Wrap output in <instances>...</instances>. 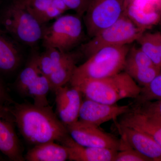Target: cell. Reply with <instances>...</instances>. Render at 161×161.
Listing matches in <instances>:
<instances>
[{"instance_id": "cell-1", "label": "cell", "mask_w": 161, "mask_h": 161, "mask_svg": "<svg viewBox=\"0 0 161 161\" xmlns=\"http://www.w3.org/2000/svg\"><path fill=\"white\" fill-rule=\"evenodd\" d=\"M9 109L20 133L29 143L58 141L62 144L70 136L66 126L49 105L15 103Z\"/></svg>"}, {"instance_id": "cell-2", "label": "cell", "mask_w": 161, "mask_h": 161, "mask_svg": "<svg viewBox=\"0 0 161 161\" xmlns=\"http://www.w3.org/2000/svg\"><path fill=\"white\" fill-rule=\"evenodd\" d=\"M86 98L114 104L125 98L135 99L142 87L125 72L107 78L85 80L76 86Z\"/></svg>"}, {"instance_id": "cell-3", "label": "cell", "mask_w": 161, "mask_h": 161, "mask_svg": "<svg viewBox=\"0 0 161 161\" xmlns=\"http://www.w3.org/2000/svg\"><path fill=\"white\" fill-rule=\"evenodd\" d=\"M128 45L103 47L75 69L69 83L76 86L85 80L110 77L124 70Z\"/></svg>"}, {"instance_id": "cell-4", "label": "cell", "mask_w": 161, "mask_h": 161, "mask_svg": "<svg viewBox=\"0 0 161 161\" xmlns=\"http://www.w3.org/2000/svg\"><path fill=\"white\" fill-rule=\"evenodd\" d=\"M145 31L136 26L124 13L115 23L83 44L81 52L88 58L103 47L128 45L138 40Z\"/></svg>"}, {"instance_id": "cell-5", "label": "cell", "mask_w": 161, "mask_h": 161, "mask_svg": "<svg viewBox=\"0 0 161 161\" xmlns=\"http://www.w3.org/2000/svg\"><path fill=\"white\" fill-rule=\"evenodd\" d=\"M1 23L7 32L27 46H34L42 39L43 25L16 0L3 11Z\"/></svg>"}, {"instance_id": "cell-6", "label": "cell", "mask_w": 161, "mask_h": 161, "mask_svg": "<svg viewBox=\"0 0 161 161\" xmlns=\"http://www.w3.org/2000/svg\"><path fill=\"white\" fill-rule=\"evenodd\" d=\"M81 18L77 14L61 15L51 25L43 28L41 39L43 46L69 52L83 40Z\"/></svg>"}, {"instance_id": "cell-7", "label": "cell", "mask_w": 161, "mask_h": 161, "mask_svg": "<svg viewBox=\"0 0 161 161\" xmlns=\"http://www.w3.org/2000/svg\"><path fill=\"white\" fill-rule=\"evenodd\" d=\"M118 124L145 132L161 147V115L152 102L134 101L128 112L119 117Z\"/></svg>"}, {"instance_id": "cell-8", "label": "cell", "mask_w": 161, "mask_h": 161, "mask_svg": "<svg viewBox=\"0 0 161 161\" xmlns=\"http://www.w3.org/2000/svg\"><path fill=\"white\" fill-rule=\"evenodd\" d=\"M15 85L22 96L32 98L36 105H49L47 100L51 91L49 79L40 71L36 58H30L18 76Z\"/></svg>"}, {"instance_id": "cell-9", "label": "cell", "mask_w": 161, "mask_h": 161, "mask_svg": "<svg viewBox=\"0 0 161 161\" xmlns=\"http://www.w3.org/2000/svg\"><path fill=\"white\" fill-rule=\"evenodd\" d=\"M126 0H91L84 16L91 38L115 23L123 14Z\"/></svg>"}, {"instance_id": "cell-10", "label": "cell", "mask_w": 161, "mask_h": 161, "mask_svg": "<svg viewBox=\"0 0 161 161\" xmlns=\"http://www.w3.org/2000/svg\"><path fill=\"white\" fill-rule=\"evenodd\" d=\"M66 127L72 139L80 146L118 151L120 149V140L101 130L99 127L78 120Z\"/></svg>"}, {"instance_id": "cell-11", "label": "cell", "mask_w": 161, "mask_h": 161, "mask_svg": "<svg viewBox=\"0 0 161 161\" xmlns=\"http://www.w3.org/2000/svg\"><path fill=\"white\" fill-rule=\"evenodd\" d=\"M124 70L141 87L148 85L161 72L140 47L135 46L129 49Z\"/></svg>"}, {"instance_id": "cell-12", "label": "cell", "mask_w": 161, "mask_h": 161, "mask_svg": "<svg viewBox=\"0 0 161 161\" xmlns=\"http://www.w3.org/2000/svg\"><path fill=\"white\" fill-rule=\"evenodd\" d=\"M131 103L118 105L98 102L88 98L82 101L79 113L78 120L99 127L107 122L116 121L130 110Z\"/></svg>"}, {"instance_id": "cell-13", "label": "cell", "mask_w": 161, "mask_h": 161, "mask_svg": "<svg viewBox=\"0 0 161 161\" xmlns=\"http://www.w3.org/2000/svg\"><path fill=\"white\" fill-rule=\"evenodd\" d=\"M56 95L57 115L65 126L78 120L82 94L76 87H60L54 91Z\"/></svg>"}, {"instance_id": "cell-14", "label": "cell", "mask_w": 161, "mask_h": 161, "mask_svg": "<svg viewBox=\"0 0 161 161\" xmlns=\"http://www.w3.org/2000/svg\"><path fill=\"white\" fill-rule=\"evenodd\" d=\"M120 138L130 147L151 161H161V147L145 132L131 127L122 125L115 121Z\"/></svg>"}, {"instance_id": "cell-15", "label": "cell", "mask_w": 161, "mask_h": 161, "mask_svg": "<svg viewBox=\"0 0 161 161\" xmlns=\"http://www.w3.org/2000/svg\"><path fill=\"white\" fill-rule=\"evenodd\" d=\"M9 108L0 110V151L11 160L23 161L22 148Z\"/></svg>"}, {"instance_id": "cell-16", "label": "cell", "mask_w": 161, "mask_h": 161, "mask_svg": "<svg viewBox=\"0 0 161 161\" xmlns=\"http://www.w3.org/2000/svg\"><path fill=\"white\" fill-rule=\"evenodd\" d=\"M158 9L156 4L149 0H128L124 13L136 26L145 31L159 21Z\"/></svg>"}, {"instance_id": "cell-17", "label": "cell", "mask_w": 161, "mask_h": 161, "mask_svg": "<svg viewBox=\"0 0 161 161\" xmlns=\"http://www.w3.org/2000/svg\"><path fill=\"white\" fill-rule=\"evenodd\" d=\"M62 145L69 152V160L72 161H114L118 150L108 148L80 146L69 136Z\"/></svg>"}, {"instance_id": "cell-18", "label": "cell", "mask_w": 161, "mask_h": 161, "mask_svg": "<svg viewBox=\"0 0 161 161\" xmlns=\"http://www.w3.org/2000/svg\"><path fill=\"white\" fill-rule=\"evenodd\" d=\"M24 158L27 161H65L69 160V152L62 144L49 142L35 145Z\"/></svg>"}, {"instance_id": "cell-19", "label": "cell", "mask_w": 161, "mask_h": 161, "mask_svg": "<svg viewBox=\"0 0 161 161\" xmlns=\"http://www.w3.org/2000/svg\"><path fill=\"white\" fill-rule=\"evenodd\" d=\"M21 59L17 45L0 29V72L14 71L19 66Z\"/></svg>"}, {"instance_id": "cell-20", "label": "cell", "mask_w": 161, "mask_h": 161, "mask_svg": "<svg viewBox=\"0 0 161 161\" xmlns=\"http://www.w3.org/2000/svg\"><path fill=\"white\" fill-rule=\"evenodd\" d=\"M41 25L62 15V13L53 6L52 0H16Z\"/></svg>"}, {"instance_id": "cell-21", "label": "cell", "mask_w": 161, "mask_h": 161, "mask_svg": "<svg viewBox=\"0 0 161 161\" xmlns=\"http://www.w3.org/2000/svg\"><path fill=\"white\" fill-rule=\"evenodd\" d=\"M79 55L70 53L69 56L63 61L48 77L51 91H54L60 87L65 86L69 82L79 59Z\"/></svg>"}, {"instance_id": "cell-22", "label": "cell", "mask_w": 161, "mask_h": 161, "mask_svg": "<svg viewBox=\"0 0 161 161\" xmlns=\"http://www.w3.org/2000/svg\"><path fill=\"white\" fill-rule=\"evenodd\" d=\"M161 99V72L148 85L142 87L140 94L134 101L150 102Z\"/></svg>"}, {"instance_id": "cell-23", "label": "cell", "mask_w": 161, "mask_h": 161, "mask_svg": "<svg viewBox=\"0 0 161 161\" xmlns=\"http://www.w3.org/2000/svg\"><path fill=\"white\" fill-rule=\"evenodd\" d=\"M136 41L140 44L141 49L161 70L160 55L153 40L151 34L144 32Z\"/></svg>"}, {"instance_id": "cell-24", "label": "cell", "mask_w": 161, "mask_h": 161, "mask_svg": "<svg viewBox=\"0 0 161 161\" xmlns=\"http://www.w3.org/2000/svg\"><path fill=\"white\" fill-rule=\"evenodd\" d=\"M120 140V149L114 161H151L150 159L130 147L122 139Z\"/></svg>"}, {"instance_id": "cell-25", "label": "cell", "mask_w": 161, "mask_h": 161, "mask_svg": "<svg viewBox=\"0 0 161 161\" xmlns=\"http://www.w3.org/2000/svg\"><path fill=\"white\" fill-rule=\"evenodd\" d=\"M69 9L76 12V14L82 17L86 12L91 0H63Z\"/></svg>"}, {"instance_id": "cell-26", "label": "cell", "mask_w": 161, "mask_h": 161, "mask_svg": "<svg viewBox=\"0 0 161 161\" xmlns=\"http://www.w3.org/2000/svg\"><path fill=\"white\" fill-rule=\"evenodd\" d=\"M11 98L0 81V110L5 108H9V106L12 103Z\"/></svg>"}, {"instance_id": "cell-27", "label": "cell", "mask_w": 161, "mask_h": 161, "mask_svg": "<svg viewBox=\"0 0 161 161\" xmlns=\"http://www.w3.org/2000/svg\"><path fill=\"white\" fill-rule=\"evenodd\" d=\"M52 4L63 13L69 10L63 0H52Z\"/></svg>"}, {"instance_id": "cell-28", "label": "cell", "mask_w": 161, "mask_h": 161, "mask_svg": "<svg viewBox=\"0 0 161 161\" xmlns=\"http://www.w3.org/2000/svg\"><path fill=\"white\" fill-rule=\"evenodd\" d=\"M151 36L154 44L158 49L161 58V34L159 32L151 34Z\"/></svg>"}, {"instance_id": "cell-29", "label": "cell", "mask_w": 161, "mask_h": 161, "mask_svg": "<svg viewBox=\"0 0 161 161\" xmlns=\"http://www.w3.org/2000/svg\"><path fill=\"white\" fill-rule=\"evenodd\" d=\"M152 103L155 109L161 115V99L157 100L155 102Z\"/></svg>"}, {"instance_id": "cell-30", "label": "cell", "mask_w": 161, "mask_h": 161, "mask_svg": "<svg viewBox=\"0 0 161 161\" xmlns=\"http://www.w3.org/2000/svg\"><path fill=\"white\" fill-rule=\"evenodd\" d=\"M126 1H128V0H126ZM149 1H150V2H152V3H155V4H156L157 6L159 2V0H149Z\"/></svg>"}, {"instance_id": "cell-31", "label": "cell", "mask_w": 161, "mask_h": 161, "mask_svg": "<svg viewBox=\"0 0 161 161\" xmlns=\"http://www.w3.org/2000/svg\"><path fill=\"white\" fill-rule=\"evenodd\" d=\"M158 8L159 9L161 10V0H159V2L158 4Z\"/></svg>"}]
</instances>
